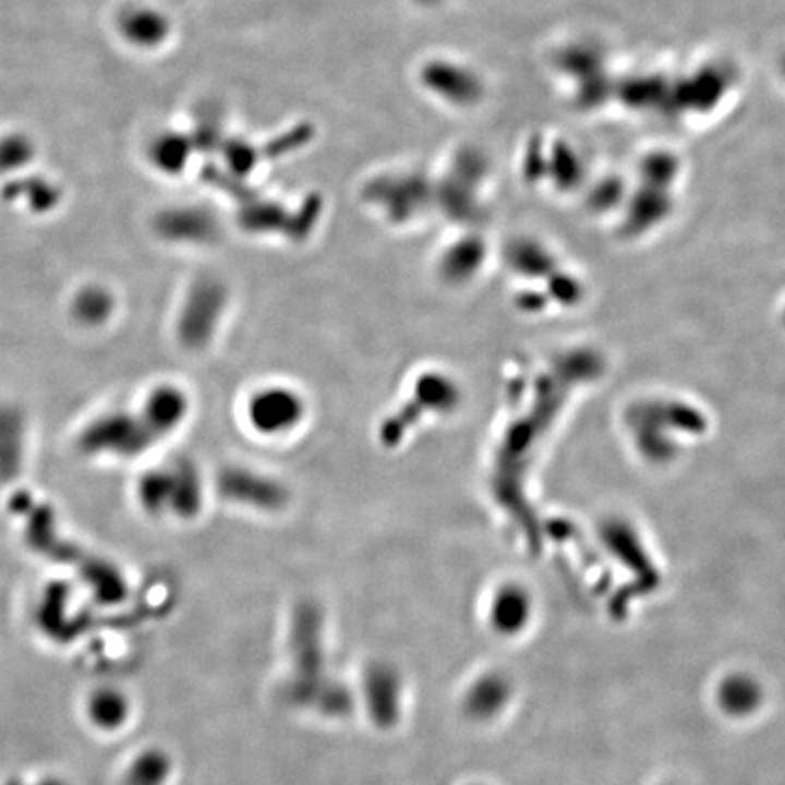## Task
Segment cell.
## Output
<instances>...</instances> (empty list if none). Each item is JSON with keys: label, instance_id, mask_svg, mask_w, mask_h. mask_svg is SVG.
<instances>
[{"label": "cell", "instance_id": "1", "mask_svg": "<svg viewBox=\"0 0 785 785\" xmlns=\"http://www.w3.org/2000/svg\"><path fill=\"white\" fill-rule=\"evenodd\" d=\"M289 640L293 659L289 697L302 705H315L331 716L348 713L351 709L348 689L326 678L321 613L315 605L297 607Z\"/></svg>", "mask_w": 785, "mask_h": 785}, {"label": "cell", "instance_id": "2", "mask_svg": "<svg viewBox=\"0 0 785 785\" xmlns=\"http://www.w3.org/2000/svg\"><path fill=\"white\" fill-rule=\"evenodd\" d=\"M138 498L149 512H177L180 517H193L201 507V482L195 471L184 463L173 471H155L141 480Z\"/></svg>", "mask_w": 785, "mask_h": 785}, {"label": "cell", "instance_id": "3", "mask_svg": "<svg viewBox=\"0 0 785 785\" xmlns=\"http://www.w3.org/2000/svg\"><path fill=\"white\" fill-rule=\"evenodd\" d=\"M157 440L147 430L146 422L130 414L113 413L97 420L86 431L84 442L87 449H102L100 452H113L133 457Z\"/></svg>", "mask_w": 785, "mask_h": 785}, {"label": "cell", "instance_id": "4", "mask_svg": "<svg viewBox=\"0 0 785 785\" xmlns=\"http://www.w3.org/2000/svg\"><path fill=\"white\" fill-rule=\"evenodd\" d=\"M247 416L262 435H282L304 416V402L286 387H266L250 400Z\"/></svg>", "mask_w": 785, "mask_h": 785}, {"label": "cell", "instance_id": "5", "mask_svg": "<svg viewBox=\"0 0 785 785\" xmlns=\"http://www.w3.org/2000/svg\"><path fill=\"white\" fill-rule=\"evenodd\" d=\"M512 698V684L502 671H484L469 681L463 691L462 713L471 722L487 724L506 713Z\"/></svg>", "mask_w": 785, "mask_h": 785}, {"label": "cell", "instance_id": "6", "mask_svg": "<svg viewBox=\"0 0 785 785\" xmlns=\"http://www.w3.org/2000/svg\"><path fill=\"white\" fill-rule=\"evenodd\" d=\"M224 289L215 282L196 283L180 316V338L188 346H202L212 338L224 307Z\"/></svg>", "mask_w": 785, "mask_h": 785}, {"label": "cell", "instance_id": "7", "mask_svg": "<svg viewBox=\"0 0 785 785\" xmlns=\"http://www.w3.org/2000/svg\"><path fill=\"white\" fill-rule=\"evenodd\" d=\"M362 691L367 713L376 725L389 729L397 724L402 714V680L391 665H371L365 671Z\"/></svg>", "mask_w": 785, "mask_h": 785}, {"label": "cell", "instance_id": "8", "mask_svg": "<svg viewBox=\"0 0 785 785\" xmlns=\"http://www.w3.org/2000/svg\"><path fill=\"white\" fill-rule=\"evenodd\" d=\"M765 691L762 681L747 671H730L714 687V705L730 720H749L762 709Z\"/></svg>", "mask_w": 785, "mask_h": 785}, {"label": "cell", "instance_id": "9", "mask_svg": "<svg viewBox=\"0 0 785 785\" xmlns=\"http://www.w3.org/2000/svg\"><path fill=\"white\" fill-rule=\"evenodd\" d=\"M533 618V602L523 589L507 585L493 594L487 605V624L500 638H517L528 631Z\"/></svg>", "mask_w": 785, "mask_h": 785}, {"label": "cell", "instance_id": "10", "mask_svg": "<svg viewBox=\"0 0 785 785\" xmlns=\"http://www.w3.org/2000/svg\"><path fill=\"white\" fill-rule=\"evenodd\" d=\"M220 490H222L224 496H228L231 500L250 504V506L275 509L286 500V493L277 482L245 471V469L224 471L220 476Z\"/></svg>", "mask_w": 785, "mask_h": 785}, {"label": "cell", "instance_id": "11", "mask_svg": "<svg viewBox=\"0 0 785 785\" xmlns=\"http://www.w3.org/2000/svg\"><path fill=\"white\" fill-rule=\"evenodd\" d=\"M188 413V400L184 392L177 387H157L144 402L142 420L146 422L147 430L155 438L168 435L184 420Z\"/></svg>", "mask_w": 785, "mask_h": 785}, {"label": "cell", "instance_id": "12", "mask_svg": "<svg viewBox=\"0 0 785 785\" xmlns=\"http://www.w3.org/2000/svg\"><path fill=\"white\" fill-rule=\"evenodd\" d=\"M128 711L130 703L122 692L114 689H100L89 702V714L100 729H117L128 718Z\"/></svg>", "mask_w": 785, "mask_h": 785}, {"label": "cell", "instance_id": "13", "mask_svg": "<svg viewBox=\"0 0 785 785\" xmlns=\"http://www.w3.org/2000/svg\"><path fill=\"white\" fill-rule=\"evenodd\" d=\"M169 769L171 762L168 754L149 749L131 763L130 771L125 774V785H164L168 780Z\"/></svg>", "mask_w": 785, "mask_h": 785}, {"label": "cell", "instance_id": "14", "mask_svg": "<svg viewBox=\"0 0 785 785\" xmlns=\"http://www.w3.org/2000/svg\"><path fill=\"white\" fill-rule=\"evenodd\" d=\"M76 316L86 324H100L113 311V300L104 289H86L75 302Z\"/></svg>", "mask_w": 785, "mask_h": 785}, {"label": "cell", "instance_id": "15", "mask_svg": "<svg viewBox=\"0 0 785 785\" xmlns=\"http://www.w3.org/2000/svg\"><path fill=\"white\" fill-rule=\"evenodd\" d=\"M471 785H484V784H471Z\"/></svg>", "mask_w": 785, "mask_h": 785}, {"label": "cell", "instance_id": "16", "mask_svg": "<svg viewBox=\"0 0 785 785\" xmlns=\"http://www.w3.org/2000/svg\"><path fill=\"white\" fill-rule=\"evenodd\" d=\"M671 785H675V784H671Z\"/></svg>", "mask_w": 785, "mask_h": 785}]
</instances>
